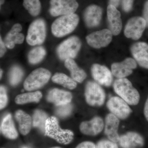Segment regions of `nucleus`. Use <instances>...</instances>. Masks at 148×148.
I'll list each match as a JSON object with an SVG mask.
<instances>
[{"instance_id": "f257e3e1", "label": "nucleus", "mask_w": 148, "mask_h": 148, "mask_svg": "<svg viewBox=\"0 0 148 148\" xmlns=\"http://www.w3.org/2000/svg\"><path fill=\"white\" fill-rule=\"evenodd\" d=\"M79 20V16L75 13L61 16L52 23L51 32L53 36L58 38L65 36L73 32Z\"/></svg>"}, {"instance_id": "f03ea898", "label": "nucleus", "mask_w": 148, "mask_h": 148, "mask_svg": "<svg viewBox=\"0 0 148 148\" xmlns=\"http://www.w3.org/2000/svg\"><path fill=\"white\" fill-rule=\"evenodd\" d=\"M114 90L116 94L130 105H138L140 100V95L131 82L126 78L116 80L113 85Z\"/></svg>"}, {"instance_id": "7ed1b4c3", "label": "nucleus", "mask_w": 148, "mask_h": 148, "mask_svg": "<svg viewBox=\"0 0 148 148\" xmlns=\"http://www.w3.org/2000/svg\"><path fill=\"white\" fill-rule=\"evenodd\" d=\"M45 134L64 144H68L71 142L74 136L73 133L71 130L61 129L58 120L54 116L48 118L47 120Z\"/></svg>"}, {"instance_id": "20e7f679", "label": "nucleus", "mask_w": 148, "mask_h": 148, "mask_svg": "<svg viewBox=\"0 0 148 148\" xmlns=\"http://www.w3.org/2000/svg\"><path fill=\"white\" fill-rule=\"evenodd\" d=\"M82 46L78 37L73 36L61 43L56 49L58 58L62 61L73 59L76 57Z\"/></svg>"}, {"instance_id": "39448f33", "label": "nucleus", "mask_w": 148, "mask_h": 148, "mask_svg": "<svg viewBox=\"0 0 148 148\" xmlns=\"http://www.w3.org/2000/svg\"><path fill=\"white\" fill-rule=\"evenodd\" d=\"M46 25L42 18H38L30 24L27 32L26 40L31 46L40 45L45 40Z\"/></svg>"}, {"instance_id": "423d86ee", "label": "nucleus", "mask_w": 148, "mask_h": 148, "mask_svg": "<svg viewBox=\"0 0 148 148\" xmlns=\"http://www.w3.org/2000/svg\"><path fill=\"white\" fill-rule=\"evenodd\" d=\"M51 77L50 71L44 68L33 71L27 77L24 83V89L27 91L37 90L46 84Z\"/></svg>"}, {"instance_id": "0eeeda50", "label": "nucleus", "mask_w": 148, "mask_h": 148, "mask_svg": "<svg viewBox=\"0 0 148 148\" xmlns=\"http://www.w3.org/2000/svg\"><path fill=\"white\" fill-rule=\"evenodd\" d=\"M49 11L53 16L73 14L79 5L76 0H51Z\"/></svg>"}, {"instance_id": "6e6552de", "label": "nucleus", "mask_w": 148, "mask_h": 148, "mask_svg": "<svg viewBox=\"0 0 148 148\" xmlns=\"http://www.w3.org/2000/svg\"><path fill=\"white\" fill-rule=\"evenodd\" d=\"M85 96L88 104L92 106H102L106 99V94L103 88L97 83L92 81L86 84Z\"/></svg>"}, {"instance_id": "1a4fd4ad", "label": "nucleus", "mask_w": 148, "mask_h": 148, "mask_svg": "<svg viewBox=\"0 0 148 148\" xmlns=\"http://www.w3.org/2000/svg\"><path fill=\"white\" fill-rule=\"evenodd\" d=\"M147 27V23L143 17L135 16L128 20L124 29L125 37L138 40L141 37Z\"/></svg>"}, {"instance_id": "9d476101", "label": "nucleus", "mask_w": 148, "mask_h": 148, "mask_svg": "<svg viewBox=\"0 0 148 148\" xmlns=\"http://www.w3.org/2000/svg\"><path fill=\"white\" fill-rule=\"evenodd\" d=\"M113 34L109 29H104L93 32L86 37L88 45L92 48L100 49L108 45L112 40Z\"/></svg>"}, {"instance_id": "9b49d317", "label": "nucleus", "mask_w": 148, "mask_h": 148, "mask_svg": "<svg viewBox=\"0 0 148 148\" xmlns=\"http://www.w3.org/2000/svg\"><path fill=\"white\" fill-rule=\"evenodd\" d=\"M107 106L112 114L120 119H125L132 112L127 103L119 97L110 98L107 103Z\"/></svg>"}, {"instance_id": "f8f14e48", "label": "nucleus", "mask_w": 148, "mask_h": 148, "mask_svg": "<svg viewBox=\"0 0 148 148\" xmlns=\"http://www.w3.org/2000/svg\"><path fill=\"white\" fill-rule=\"evenodd\" d=\"M136 61L133 58H127L120 63H115L111 67L112 73L115 77L124 78L131 75L133 70L137 68Z\"/></svg>"}, {"instance_id": "ddd939ff", "label": "nucleus", "mask_w": 148, "mask_h": 148, "mask_svg": "<svg viewBox=\"0 0 148 148\" xmlns=\"http://www.w3.org/2000/svg\"><path fill=\"white\" fill-rule=\"evenodd\" d=\"M91 74L95 81L99 84L110 86L113 81L112 73L106 66L94 64L91 68Z\"/></svg>"}, {"instance_id": "4468645a", "label": "nucleus", "mask_w": 148, "mask_h": 148, "mask_svg": "<svg viewBox=\"0 0 148 148\" xmlns=\"http://www.w3.org/2000/svg\"><path fill=\"white\" fill-rule=\"evenodd\" d=\"M109 30L114 36L119 34L122 28L121 14L116 8L109 5L107 8Z\"/></svg>"}, {"instance_id": "2eb2a0df", "label": "nucleus", "mask_w": 148, "mask_h": 148, "mask_svg": "<svg viewBox=\"0 0 148 148\" xmlns=\"http://www.w3.org/2000/svg\"><path fill=\"white\" fill-rule=\"evenodd\" d=\"M131 53L139 66L148 69V44L145 42H138L132 45Z\"/></svg>"}, {"instance_id": "dca6fc26", "label": "nucleus", "mask_w": 148, "mask_h": 148, "mask_svg": "<svg viewBox=\"0 0 148 148\" xmlns=\"http://www.w3.org/2000/svg\"><path fill=\"white\" fill-rule=\"evenodd\" d=\"M103 10L99 6L91 5L84 10V18L86 25L90 28L98 26L102 18Z\"/></svg>"}, {"instance_id": "f3484780", "label": "nucleus", "mask_w": 148, "mask_h": 148, "mask_svg": "<svg viewBox=\"0 0 148 148\" xmlns=\"http://www.w3.org/2000/svg\"><path fill=\"white\" fill-rule=\"evenodd\" d=\"M22 26L16 23L12 26L10 31L5 38L4 42L6 46L9 49H12L15 44H21L24 42V36L19 32L22 31Z\"/></svg>"}, {"instance_id": "a211bd4d", "label": "nucleus", "mask_w": 148, "mask_h": 148, "mask_svg": "<svg viewBox=\"0 0 148 148\" xmlns=\"http://www.w3.org/2000/svg\"><path fill=\"white\" fill-rule=\"evenodd\" d=\"M72 97L71 93L69 91L53 88L48 93L47 99L48 102L58 106L70 103Z\"/></svg>"}, {"instance_id": "6ab92c4d", "label": "nucleus", "mask_w": 148, "mask_h": 148, "mask_svg": "<svg viewBox=\"0 0 148 148\" xmlns=\"http://www.w3.org/2000/svg\"><path fill=\"white\" fill-rule=\"evenodd\" d=\"M119 124L118 118L113 114H109L106 116L105 133L109 139L114 143L119 142L120 137L118 134Z\"/></svg>"}, {"instance_id": "aec40b11", "label": "nucleus", "mask_w": 148, "mask_h": 148, "mask_svg": "<svg viewBox=\"0 0 148 148\" xmlns=\"http://www.w3.org/2000/svg\"><path fill=\"white\" fill-rule=\"evenodd\" d=\"M104 123L102 118L95 117L90 121L83 122L80 125L81 132L85 135H95L103 130Z\"/></svg>"}, {"instance_id": "412c9836", "label": "nucleus", "mask_w": 148, "mask_h": 148, "mask_svg": "<svg viewBox=\"0 0 148 148\" xmlns=\"http://www.w3.org/2000/svg\"><path fill=\"white\" fill-rule=\"evenodd\" d=\"M119 143L123 148H139L144 145V140L138 133L129 132L120 138Z\"/></svg>"}, {"instance_id": "4be33fe9", "label": "nucleus", "mask_w": 148, "mask_h": 148, "mask_svg": "<svg viewBox=\"0 0 148 148\" xmlns=\"http://www.w3.org/2000/svg\"><path fill=\"white\" fill-rule=\"evenodd\" d=\"M15 119L18 122L19 130L23 135H27L32 128V120L29 115L21 110H18L15 114Z\"/></svg>"}, {"instance_id": "5701e85b", "label": "nucleus", "mask_w": 148, "mask_h": 148, "mask_svg": "<svg viewBox=\"0 0 148 148\" xmlns=\"http://www.w3.org/2000/svg\"><path fill=\"white\" fill-rule=\"evenodd\" d=\"M1 131L3 135L8 139L14 140L18 137V133L10 114L7 115L3 119L1 125Z\"/></svg>"}, {"instance_id": "b1692460", "label": "nucleus", "mask_w": 148, "mask_h": 148, "mask_svg": "<svg viewBox=\"0 0 148 148\" xmlns=\"http://www.w3.org/2000/svg\"><path fill=\"white\" fill-rule=\"evenodd\" d=\"M65 67L71 73L72 79L75 81L81 83L86 77V74L83 69L77 66L73 59H68L65 61Z\"/></svg>"}, {"instance_id": "393cba45", "label": "nucleus", "mask_w": 148, "mask_h": 148, "mask_svg": "<svg viewBox=\"0 0 148 148\" xmlns=\"http://www.w3.org/2000/svg\"><path fill=\"white\" fill-rule=\"evenodd\" d=\"M42 97V94L39 91L22 93L16 96L15 102L18 105H23L32 102L38 103Z\"/></svg>"}, {"instance_id": "a878e982", "label": "nucleus", "mask_w": 148, "mask_h": 148, "mask_svg": "<svg viewBox=\"0 0 148 148\" xmlns=\"http://www.w3.org/2000/svg\"><path fill=\"white\" fill-rule=\"evenodd\" d=\"M51 80L53 82L61 85L71 90L75 89L77 85L74 80L62 73H56L52 77Z\"/></svg>"}, {"instance_id": "bb28decb", "label": "nucleus", "mask_w": 148, "mask_h": 148, "mask_svg": "<svg viewBox=\"0 0 148 148\" xmlns=\"http://www.w3.org/2000/svg\"><path fill=\"white\" fill-rule=\"evenodd\" d=\"M48 118L47 114L45 112L41 110H36L33 115V126L45 133L46 123Z\"/></svg>"}, {"instance_id": "cd10ccee", "label": "nucleus", "mask_w": 148, "mask_h": 148, "mask_svg": "<svg viewBox=\"0 0 148 148\" xmlns=\"http://www.w3.org/2000/svg\"><path fill=\"white\" fill-rule=\"evenodd\" d=\"M46 54L45 49L41 46L37 47L32 49L28 55L29 63L32 64H36L41 62Z\"/></svg>"}, {"instance_id": "c85d7f7f", "label": "nucleus", "mask_w": 148, "mask_h": 148, "mask_svg": "<svg viewBox=\"0 0 148 148\" xmlns=\"http://www.w3.org/2000/svg\"><path fill=\"white\" fill-rule=\"evenodd\" d=\"M23 6L32 16H38L41 9L40 0H23Z\"/></svg>"}, {"instance_id": "c756f323", "label": "nucleus", "mask_w": 148, "mask_h": 148, "mask_svg": "<svg viewBox=\"0 0 148 148\" xmlns=\"http://www.w3.org/2000/svg\"><path fill=\"white\" fill-rule=\"evenodd\" d=\"M24 75L22 69L19 66H14L12 67L9 73V80L12 86L17 85L21 81Z\"/></svg>"}, {"instance_id": "7c9ffc66", "label": "nucleus", "mask_w": 148, "mask_h": 148, "mask_svg": "<svg viewBox=\"0 0 148 148\" xmlns=\"http://www.w3.org/2000/svg\"><path fill=\"white\" fill-rule=\"evenodd\" d=\"M72 110V105L69 103L67 105L58 106L56 109V113L59 116L65 117L70 114Z\"/></svg>"}, {"instance_id": "2f4dec72", "label": "nucleus", "mask_w": 148, "mask_h": 148, "mask_svg": "<svg viewBox=\"0 0 148 148\" xmlns=\"http://www.w3.org/2000/svg\"><path fill=\"white\" fill-rule=\"evenodd\" d=\"M8 99L6 90L5 87L1 86L0 87V109L2 110L6 106L7 104Z\"/></svg>"}, {"instance_id": "473e14b6", "label": "nucleus", "mask_w": 148, "mask_h": 148, "mask_svg": "<svg viewBox=\"0 0 148 148\" xmlns=\"http://www.w3.org/2000/svg\"><path fill=\"white\" fill-rule=\"evenodd\" d=\"M95 148H118L116 144L112 141L102 140L95 146Z\"/></svg>"}, {"instance_id": "72a5a7b5", "label": "nucleus", "mask_w": 148, "mask_h": 148, "mask_svg": "<svg viewBox=\"0 0 148 148\" xmlns=\"http://www.w3.org/2000/svg\"><path fill=\"white\" fill-rule=\"evenodd\" d=\"M134 0H122V7L125 12H129L132 10Z\"/></svg>"}, {"instance_id": "f704fd0d", "label": "nucleus", "mask_w": 148, "mask_h": 148, "mask_svg": "<svg viewBox=\"0 0 148 148\" xmlns=\"http://www.w3.org/2000/svg\"><path fill=\"white\" fill-rule=\"evenodd\" d=\"M76 148H95V145L91 142H85L80 144Z\"/></svg>"}, {"instance_id": "c9c22d12", "label": "nucleus", "mask_w": 148, "mask_h": 148, "mask_svg": "<svg viewBox=\"0 0 148 148\" xmlns=\"http://www.w3.org/2000/svg\"><path fill=\"white\" fill-rule=\"evenodd\" d=\"M143 17L146 21L147 27H148V0L146 2L144 5Z\"/></svg>"}, {"instance_id": "e433bc0d", "label": "nucleus", "mask_w": 148, "mask_h": 148, "mask_svg": "<svg viewBox=\"0 0 148 148\" xmlns=\"http://www.w3.org/2000/svg\"><path fill=\"white\" fill-rule=\"evenodd\" d=\"M6 48L4 42L3 40L1 37V39H0V56L1 57H3L6 52Z\"/></svg>"}, {"instance_id": "4c0bfd02", "label": "nucleus", "mask_w": 148, "mask_h": 148, "mask_svg": "<svg viewBox=\"0 0 148 148\" xmlns=\"http://www.w3.org/2000/svg\"><path fill=\"white\" fill-rule=\"evenodd\" d=\"M144 113L146 119L148 121V97L147 98L145 103L144 109Z\"/></svg>"}, {"instance_id": "58836bf2", "label": "nucleus", "mask_w": 148, "mask_h": 148, "mask_svg": "<svg viewBox=\"0 0 148 148\" xmlns=\"http://www.w3.org/2000/svg\"><path fill=\"white\" fill-rule=\"evenodd\" d=\"M120 0H109V5L117 8L119 5Z\"/></svg>"}, {"instance_id": "ea45409f", "label": "nucleus", "mask_w": 148, "mask_h": 148, "mask_svg": "<svg viewBox=\"0 0 148 148\" xmlns=\"http://www.w3.org/2000/svg\"><path fill=\"white\" fill-rule=\"evenodd\" d=\"M5 2V0H0V4L1 5H2Z\"/></svg>"}, {"instance_id": "a19ab883", "label": "nucleus", "mask_w": 148, "mask_h": 148, "mask_svg": "<svg viewBox=\"0 0 148 148\" xmlns=\"http://www.w3.org/2000/svg\"><path fill=\"white\" fill-rule=\"evenodd\" d=\"M3 74V71L1 69V75H0V77H1H1L2 76Z\"/></svg>"}, {"instance_id": "79ce46f5", "label": "nucleus", "mask_w": 148, "mask_h": 148, "mask_svg": "<svg viewBox=\"0 0 148 148\" xmlns=\"http://www.w3.org/2000/svg\"><path fill=\"white\" fill-rule=\"evenodd\" d=\"M51 148H61V147H53Z\"/></svg>"}, {"instance_id": "37998d69", "label": "nucleus", "mask_w": 148, "mask_h": 148, "mask_svg": "<svg viewBox=\"0 0 148 148\" xmlns=\"http://www.w3.org/2000/svg\"><path fill=\"white\" fill-rule=\"evenodd\" d=\"M22 148H28L26 147H23Z\"/></svg>"}]
</instances>
